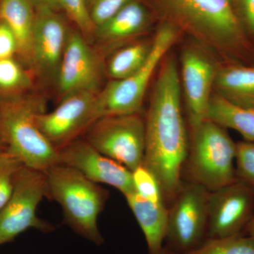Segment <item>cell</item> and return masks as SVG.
Here are the masks:
<instances>
[{"mask_svg":"<svg viewBox=\"0 0 254 254\" xmlns=\"http://www.w3.org/2000/svg\"><path fill=\"white\" fill-rule=\"evenodd\" d=\"M232 3L247 34L254 36V0H232Z\"/></svg>","mask_w":254,"mask_h":254,"instance_id":"f1b7e54d","label":"cell"},{"mask_svg":"<svg viewBox=\"0 0 254 254\" xmlns=\"http://www.w3.org/2000/svg\"><path fill=\"white\" fill-rule=\"evenodd\" d=\"M159 67L145 119L143 165L158 179L165 202L171 203L183 183L189 133L182 113L176 61L166 55Z\"/></svg>","mask_w":254,"mask_h":254,"instance_id":"6da1fadb","label":"cell"},{"mask_svg":"<svg viewBox=\"0 0 254 254\" xmlns=\"http://www.w3.org/2000/svg\"><path fill=\"white\" fill-rule=\"evenodd\" d=\"M83 138L131 171L143 163L145 119L141 113L102 117L92 124Z\"/></svg>","mask_w":254,"mask_h":254,"instance_id":"ba28073f","label":"cell"},{"mask_svg":"<svg viewBox=\"0 0 254 254\" xmlns=\"http://www.w3.org/2000/svg\"><path fill=\"white\" fill-rule=\"evenodd\" d=\"M32 48V67L46 81L56 80L68 33L57 11L38 6Z\"/></svg>","mask_w":254,"mask_h":254,"instance_id":"9a60e30c","label":"cell"},{"mask_svg":"<svg viewBox=\"0 0 254 254\" xmlns=\"http://www.w3.org/2000/svg\"><path fill=\"white\" fill-rule=\"evenodd\" d=\"M131 175L136 193L152 201L165 202L158 179L143 163L131 171Z\"/></svg>","mask_w":254,"mask_h":254,"instance_id":"d4e9b609","label":"cell"},{"mask_svg":"<svg viewBox=\"0 0 254 254\" xmlns=\"http://www.w3.org/2000/svg\"><path fill=\"white\" fill-rule=\"evenodd\" d=\"M0 19L14 33L20 58L32 66L36 10L31 0H1Z\"/></svg>","mask_w":254,"mask_h":254,"instance_id":"d6986e66","label":"cell"},{"mask_svg":"<svg viewBox=\"0 0 254 254\" xmlns=\"http://www.w3.org/2000/svg\"><path fill=\"white\" fill-rule=\"evenodd\" d=\"M0 1H1V0H0Z\"/></svg>","mask_w":254,"mask_h":254,"instance_id":"e575fe53","label":"cell"},{"mask_svg":"<svg viewBox=\"0 0 254 254\" xmlns=\"http://www.w3.org/2000/svg\"><path fill=\"white\" fill-rule=\"evenodd\" d=\"M208 119L225 128L238 132L245 141L254 142V108L232 104L213 92Z\"/></svg>","mask_w":254,"mask_h":254,"instance_id":"ffe728a7","label":"cell"},{"mask_svg":"<svg viewBox=\"0 0 254 254\" xmlns=\"http://www.w3.org/2000/svg\"><path fill=\"white\" fill-rule=\"evenodd\" d=\"M31 86V79L12 58L0 60V90L16 93Z\"/></svg>","mask_w":254,"mask_h":254,"instance_id":"cb8c5ba5","label":"cell"},{"mask_svg":"<svg viewBox=\"0 0 254 254\" xmlns=\"http://www.w3.org/2000/svg\"><path fill=\"white\" fill-rule=\"evenodd\" d=\"M59 164L77 170L98 185L113 187L124 195L134 191L131 170L102 154L83 138L59 150Z\"/></svg>","mask_w":254,"mask_h":254,"instance_id":"5bb4252c","label":"cell"},{"mask_svg":"<svg viewBox=\"0 0 254 254\" xmlns=\"http://www.w3.org/2000/svg\"><path fill=\"white\" fill-rule=\"evenodd\" d=\"M45 111L38 96H0V132L6 148L24 166L46 172L59 164V152L43 135L37 117Z\"/></svg>","mask_w":254,"mask_h":254,"instance_id":"3957f363","label":"cell"},{"mask_svg":"<svg viewBox=\"0 0 254 254\" xmlns=\"http://www.w3.org/2000/svg\"><path fill=\"white\" fill-rule=\"evenodd\" d=\"M210 192L198 184L183 182L170 203L165 240L177 253H188L208 239Z\"/></svg>","mask_w":254,"mask_h":254,"instance_id":"9c48e42d","label":"cell"},{"mask_svg":"<svg viewBox=\"0 0 254 254\" xmlns=\"http://www.w3.org/2000/svg\"><path fill=\"white\" fill-rule=\"evenodd\" d=\"M44 198H48L46 173L23 166L11 196L0 210V246L13 242L29 229L43 233L54 231V225L37 214Z\"/></svg>","mask_w":254,"mask_h":254,"instance_id":"52a82bcc","label":"cell"},{"mask_svg":"<svg viewBox=\"0 0 254 254\" xmlns=\"http://www.w3.org/2000/svg\"><path fill=\"white\" fill-rule=\"evenodd\" d=\"M102 76L101 61L84 37L69 32L56 78L61 99L79 92L99 93Z\"/></svg>","mask_w":254,"mask_h":254,"instance_id":"4fadbf2b","label":"cell"},{"mask_svg":"<svg viewBox=\"0 0 254 254\" xmlns=\"http://www.w3.org/2000/svg\"><path fill=\"white\" fill-rule=\"evenodd\" d=\"M160 22L167 23L215 53L224 63L249 64L254 59L250 36L232 0H144Z\"/></svg>","mask_w":254,"mask_h":254,"instance_id":"7a4b0ae2","label":"cell"},{"mask_svg":"<svg viewBox=\"0 0 254 254\" xmlns=\"http://www.w3.org/2000/svg\"><path fill=\"white\" fill-rule=\"evenodd\" d=\"M22 163L7 148L0 150V210L9 200Z\"/></svg>","mask_w":254,"mask_h":254,"instance_id":"603a6c76","label":"cell"},{"mask_svg":"<svg viewBox=\"0 0 254 254\" xmlns=\"http://www.w3.org/2000/svg\"><path fill=\"white\" fill-rule=\"evenodd\" d=\"M132 0H86L87 7L95 29L108 21Z\"/></svg>","mask_w":254,"mask_h":254,"instance_id":"83f0119b","label":"cell"},{"mask_svg":"<svg viewBox=\"0 0 254 254\" xmlns=\"http://www.w3.org/2000/svg\"><path fill=\"white\" fill-rule=\"evenodd\" d=\"M152 41L136 42L115 52L108 61L107 72L113 80L123 79L145 64L153 47Z\"/></svg>","mask_w":254,"mask_h":254,"instance_id":"44dd1931","label":"cell"},{"mask_svg":"<svg viewBox=\"0 0 254 254\" xmlns=\"http://www.w3.org/2000/svg\"><path fill=\"white\" fill-rule=\"evenodd\" d=\"M254 215V191L239 180L210 192L208 238L243 235Z\"/></svg>","mask_w":254,"mask_h":254,"instance_id":"7c38bea8","label":"cell"},{"mask_svg":"<svg viewBox=\"0 0 254 254\" xmlns=\"http://www.w3.org/2000/svg\"><path fill=\"white\" fill-rule=\"evenodd\" d=\"M235 173L237 180L254 191V142H236Z\"/></svg>","mask_w":254,"mask_h":254,"instance_id":"484cf974","label":"cell"},{"mask_svg":"<svg viewBox=\"0 0 254 254\" xmlns=\"http://www.w3.org/2000/svg\"><path fill=\"white\" fill-rule=\"evenodd\" d=\"M31 1L34 7L44 6V7L50 8L55 11L61 9L58 0H31Z\"/></svg>","mask_w":254,"mask_h":254,"instance_id":"4dcf8cb0","label":"cell"},{"mask_svg":"<svg viewBox=\"0 0 254 254\" xmlns=\"http://www.w3.org/2000/svg\"><path fill=\"white\" fill-rule=\"evenodd\" d=\"M127 204L144 235L148 252L155 254L164 247L168 229V208L165 202H154L133 191L125 195Z\"/></svg>","mask_w":254,"mask_h":254,"instance_id":"e0dca14e","label":"cell"},{"mask_svg":"<svg viewBox=\"0 0 254 254\" xmlns=\"http://www.w3.org/2000/svg\"><path fill=\"white\" fill-rule=\"evenodd\" d=\"M185 254H254V240L244 235L208 238Z\"/></svg>","mask_w":254,"mask_h":254,"instance_id":"7402d4cb","label":"cell"},{"mask_svg":"<svg viewBox=\"0 0 254 254\" xmlns=\"http://www.w3.org/2000/svg\"><path fill=\"white\" fill-rule=\"evenodd\" d=\"M155 18L140 0H132L113 17L95 29L98 38L106 44H118L148 29Z\"/></svg>","mask_w":254,"mask_h":254,"instance_id":"2e32d148","label":"cell"},{"mask_svg":"<svg viewBox=\"0 0 254 254\" xmlns=\"http://www.w3.org/2000/svg\"><path fill=\"white\" fill-rule=\"evenodd\" d=\"M190 128L182 176L185 174L187 182L201 185L209 191L235 182L236 142L227 128L209 119Z\"/></svg>","mask_w":254,"mask_h":254,"instance_id":"5b68a950","label":"cell"},{"mask_svg":"<svg viewBox=\"0 0 254 254\" xmlns=\"http://www.w3.org/2000/svg\"><path fill=\"white\" fill-rule=\"evenodd\" d=\"M213 91L232 104L254 108V66L236 63L219 64Z\"/></svg>","mask_w":254,"mask_h":254,"instance_id":"ac0fdd59","label":"cell"},{"mask_svg":"<svg viewBox=\"0 0 254 254\" xmlns=\"http://www.w3.org/2000/svg\"><path fill=\"white\" fill-rule=\"evenodd\" d=\"M245 232H247V236L251 237L254 240V215L247 226L246 227Z\"/></svg>","mask_w":254,"mask_h":254,"instance_id":"1f68e13d","label":"cell"},{"mask_svg":"<svg viewBox=\"0 0 254 254\" xmlns=\"http://www.w3.org/2000/svg\"><path fill=\"white\" fill-rule=\"evenodd\" d=\"M46 173L48 198L61 207L64 224L93 245H103L105 240L98 220L109 198L108 190L62 164L51 167Z\"/></svg>","mask_w":254,"mask_h":254,"instance_id":"277c9868","label":"cell"},{"mask_svg":"<svg viewBox=\"0 0 254 254\" xmlns=\"http://www.w3.org/2000/svg\"><path fill=\"white\" fill-rule=\"evenodd\" d=\"M180 33L167 23H160L153 37V47L145 64L128 77L112 80L96 98L98 119L113 115L141 113L147 88L151 78Z\"/></svg>","mask_w":254,"mask_h":254,"instance_id":"8992f818","label":"cell"},{"mask_svg":"<svg viewBox=\"0 0 254 254\" xmlns=\"http://www.w3.org/2000/svg\"><path fill=\"white\" fill-rule=\"evenodd\" d=\"M155 254H180L173 250V249L170 248L168 245L165 246L162 248V250L158 252V253Z\"/></svg>","mask_w":254,"mask_h":254,"instance_id":"d6a6232c","label":"cell"},{"mask_svg":"<svg viewBox=\"0 0 254 254\" xmlns=\"http://www.w3.org/2000/svg\"><path fill=\"white\" fill-rule=\"evenodd\" d=\"M4 148H6V144H5L4 139H3V137L1 136V132H0V150L4 149Z\"/></svg>","mask_w":254,"mask_h":254,"instance_id":"836d02e7","label":"cell"},{"mask_svg":"<svg viewBox=\"0 0 254 254\" xmlns=\"http://www.w3.org/2000/svg\"><path fill=\"white\" fill-rule=\"evenodd\" d=\"M60 7L64 10L70 19L77 26L83 34L91 36L95 27L87 7L86 0H58Z\"/></svg>","mask_w":254,"mask_h":254,"instance_id":"4316f807","label":"cell"},{"mask_svg":"<svg viewBox=\"0 0 254 254\" xmlns=\"http://www.w3.org/2000/svg\"><path fill=\"white\" fill-rule=\"evenodd\" d=\"M200 46H187L182 52V83L189 126L208 120L218 65Z\"/></svg>","mask_w":254,"mask_h":254,"instance_id":"8fae6325","label":"cell"},{"mask_svg":"<svg viewBox=\"0 0 254 254\" xmlns=\"http://www.w3.org/2000/svg\"><path fill=\"white\" fill-rule=\"evenodd\" d=\"M98 93L79 92L62 98L60 104L50 113L37 117V123L47 139L60 150L84 134L98 120L96 98Z\"/></svg>","mask_w":254,"mask_h":254,"instance_id":"30bf717a","label":"cell"},{"mask_svg":"<svg viewBox=\"0 0 254 254\" xmlns=\"http://www.w3.org/2000/svg\"><path fill=\"white\" fill-rule=\"evenodd\" d=\"M16 38L11 29L4 23L0 22V60L12 58L17 53Z\"/></svg>","mask_w":254,"mask_h":254,"instance_id":"f546056e","label":"cell"}]
</instances>
